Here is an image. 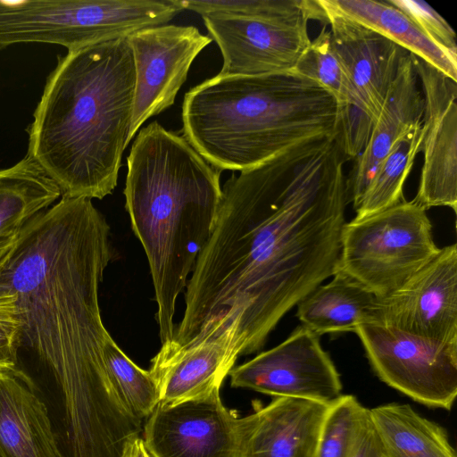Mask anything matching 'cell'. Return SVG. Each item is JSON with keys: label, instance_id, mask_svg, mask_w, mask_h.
<instances>
[{"label": "cell", "instance_id": "obj_1", "mask_svg": "<svg viewBox=\"0 0 457 457\" xmlns=\"http://www.w3.org/2000/svg\"><path fill=\"white\" fill-rule=\"evenodd\" d=\"M339 132L232 175L188 278L166 351L232 336L260 351L283 316L337 270L348 203Z\"/></svg>", "mask_w": 457, "mask_h": 457}, {"label": "cell", "instance_id": "obj_2", "mask_svg": "<svg viewBox=\"0 0 457 457\" xmlns=\"http://www.w3.org/2000/svg\"><path fill=\"white\" fill-rule=\"evenodd\" d=\"M110 236L91 199L63 195L19 232L0 271V294L13 298L21 348L31 353L15 367L35 388L108 375L104 346L111 335L98 292L112 258Z\"/></svg>", "mask_w": 457, "mask_h": 457}, {"label": "cell", "instance_id": "obj_3", "mask_svg": "<svg viewBox=\"0 0 457 457\" xmlns=\"http://www.w3.org/2000/svg\"><path fill=\"white\" fill-rule=\"evenodd\" d=\"M136 72L127 37L68 51L46 78L27 155L62 195L103 199L117 186Z\"/></svg>", "mask_w": 457, "mask_h": 457}, {"label": "cell", "instance_id": "obj_4", "mask_svg": "<svg viewBox=\"0 0 457 457\" xmlns=\"http://www.w3.org/2000/svg\"><path fill=\"white\" fill-rule=\"evenodd\" d=\"M127 166L125 206L149 263L162 345L172 340L177 298L213 232L220 171L157 121L139 130Z\"/></svg>", "mask_w": 457, "mask_h": 457}, {"label": "cell", "instance_id": "obj_5", "mask_svg": "<svg viewBox=\"0 0 457 457\" xmlns=\"http://www.w3.org/2000/svg\"><path fill=\"white\" fill-rule=\"evenodd\" d=\"M337 99L294 71L216 75L185 95L183 137L217 170H245L289 147L339 132Z\"/></svg>", "mask_w": 457, "mask_h": 457}, {"label": "cell", "instance_id": "obj_6", "mask_svg": "<svg viewBox=\"0 0 457 457\" xmlns=\"http://www.w3.org/2000/svg\"><path fill=\"white\" fill-rule=\"evenodd\" d=\"M169 17L162 0H0V51L21 43L71 51L165 24Z\"/></svg>", "mask_w": 457, "mask_h": 457}, {"label": "cell", "instance_id": "obj_7", "mask_svg": "<svg viewBox=\"0 0 457 457\" xmlns=\"http://www.w3.org/2000/svg\"><path fill=\"white\" fill-rule=\"evenodd\" d=\"M439 249L427 210L413 200H404L345 222L337 270L376 297H384L402 287Z\"/></svg>", "mask_w": 457, "mask_h": 457}, {"label": "cell", "instance_id": "obj_8", "mask_svg": "<svg viewBox=\"0 0 457 457\" xmlns=\"http://www.w3.org/2000/svg\"><path fill=\"white\" fill-rule=\"evenodd\" d=\"M334 49L348 85L349 101L341 112L340 137L347 159L365 148L406 49L375 30L323 6Z\"/></svg>", "mask_w": 457, "mask_h": 457}, {"label": "cell", "instance_id": "obj_9", "mask_svg": "<svg viewBox=\"0 0 457 457\" xmlns=\"http://www.w3.org/2000/svg\"><path fill=\"white\" fill-rule=\"evenodd\" d=\"M317 8L312 0H271L258 15H202L222 55L219 74L256 76L293 71L311 43L308 21L316 20Z\"/></svg>", "mask_w": 457, "mask_h": 457}, {"label": "cell", "instance_id": "obj_10", "mask_svg": "<svg viewBox=\"0 0 457 457\" xmlns=\"http://www.w3.org/2000/svg\"><path fill=\"white\" fill-rule=\"evenodd\" d=\"M378 378L417 403L450 411L457 395V343L429 341L378 322L354 331Z\"/></svg>", "mask_w": 457, "mask_h": 457}, {"label": "cell", "instance_id": "obj_11", "mask_svg": "<svg viewBox=\"0 0 457 457\" xmlns=\"http://www.w3.org/2000/svg\"><path fill=\"white\" fill-rule=\"evenodd\" d=\"M320 337L304 326L297 327L279 345L234 366L228 374L231 386L332 403L343 395V385Z\"/></svg>", "mask_w": 457, "mask_h": 457}, {"label": "cell", "instance_id": "obj_12", "mask_svg": "<svg viewBox=\"0 0 457 457\" xmlns=\"http://www.w3.org/2000/svg\"><path fill=\"white\" fill-rule=\"evenodd\" d=\"M246 416L223 404L220 389L174 404L159 403L142 436L152 457H239Z\"/></svg>", "mask_w": 457, "mask_h": 457}, {"label": "cell", "instance_id": "obj_13", "mask_svg": "<svg viewBox=\"0 0 457 457\" xmlns=\"http://www.w3.org/2000/svg\"><path fill=\"white\" fill-rule=\"evenodd\" d=\"M371 322L436 343H457V245L440 248L402 287L377 297Z\"/></svg>", "mask_w": 457, "mask_h": 457}, {"label": "cell", "instance_id": "obj_14", "mask_svg": "<svg viewBox=\"0 0 457 457\" xmlns=\"http://www.w3.org/2000/svg\"><path fill=\"white\" fill-rule=\"evenodd\" d=\"M136 72L129 143L149 118L170 108L196 56L212 39L192 25L163 24L127 37Z\"/></svg>", "mask_w": 457, "mask_h": 457}, {"label": "cell", "instance_id": "obj_15", "mask_svg": "<svg viewBox=\"0 0 457 457\" xmlns=\"http://www.w3.org/2000/svg\"><path fill=\"white\" fill-rule=\"evenodd\" d=\"M420 84L423 166L414 199L426 210L446 206L457 211V81L412 54Z\"/></svg>", "mask_w": 457, "mask_h": 457}, {"label": "cell", "instance_id": "obj_16", "mask_svg": "<svg viewBox=\"0 0 457 457\" xmlns=\"http://www.w3.org/2000/svg\"><path fill=\"white\" fill-rule=\"evenodd\" d=\"M330 404L275 397L256 408L246 416L239 457H314Z\"/></svg>", "mask_w": 457, "mask_h": 457}, {"label": "cell", "instance_id": "obj_17", "mask_svg": "<svg viewBox=\"0 0 457 457\" xmlns=\"http://www.w3.org/2000/svg\"><path fill=\"white\" fill-rule=\"evenodd\" d=\"M240 353L231 336L197 342L165 352L159 350L149 371L157 381L161 402L174 404L220 389Z\"/></svg>", "mask_w": 457, "mask_h": 457}, {"label": "cell", "instance_id": "obj_18", "mask_svg": "<svg viewBox=\"0 0 457 457\" xmlns=\"http://www.w3.org/2000/svg\"><path fill=\"white\" fill-rule=\"evenodd\" d=\"M411 53L403 60L368 143L346 177L348 203L358 205L377 167L393 145L422 123L424 99Z\"/></svg>", "mask_w": 457, "mask_h": 457}, {"label": "cell", "instance_id": "obj_19", "mask_svg": "<svg viewBox=\"0 0 457 457\" xmlns=\"http://www.w3.org/2000/svg\"><path fill=\"white\" fill-rule=\"evenodd\" d=\"M0 457H62L45 405L16 367H0Z\"/></svg>", "mask_w": 457, "mask_h": 457}, {"label": "cell", "instance_id": "obj_20", "mask_svg": "<svg viewBox=\"0 0 457 457\" xmlns=\"http://www.w3.org/2000/svg\"><path fill=\"white\" fill-rule=\"evenodd\" d=\"M376 296L358 282L337 271L296 305L302 326L319 336L353 331L372 321Z\"/></svg>", "mask_w": 457, "mask_h": 457}, {"label": "cell", "instance_id": "obj_21", "mask_svg": "<svg viewBox=\"0 0 457 457\" xmlns=\"http://www.w3.org/2000/svg\"><path fill=\"white\" fill-rule=\"evenodd\" d=\"M338 13L375 30L457 81V59L428 38L403 12L386 1L320 0Z\"/></svg>", "mask_w": 457, "mask_h": 457}, {"label": "cell", "instance_id": "obj_22", "mask_svg": "<svg viewBox=\"0 0 457 457\" xmlns=\"http://www.w3.org/2000/svg\"><path fill=\"white\" fill-rule=\"evenodd\" d=\"M369 412L383 457H457L446 430L410 404L390 403Z\"/></svg>", "mask_w": 457, "mask_h": 457}, {"label": "cell", "instance_id": "obj_23", "mask_svg": "<svg viewBox=\"0 0 457 457\" xmlns=\"http://www.w3.org/2000/svg\"><path fill=\"white\" fill-rule=\"evenodd\" d=\"M61 195L59 187L28 155L0 169V236L20 231Z\"/></svg>", "mask_w": 457, "mask_h": 457}, {"label": "cell", "instance_id": "obj_24", "mask_svg": "<svg viewBox=\"0 0 457 457\" xmlns=\"http://www.w3.org/2000/svg\"><path fill=\"white\" fill-rule=\"evenodd\" d=\"M422 123L402 136L377 167L354 209L355 219L384 211L404 201L403 188L421 151Z\"/></svg>", "mask_w": 457, "mask_h": 457}, {"label": "cell", "instance_id": "obj_25", "mask_svg": "<svg viewBox=\"0 0 457 457\" xmlns=\"http://www.w3.org/2000/svg\"><path fill=\"white\" fill-rule=\"evenodd\" d=\"M111 379L131 411L145 420L161 402L160 387L151 372L137 366L110 336L104 346Z\"/></svg>", "mask_w": 457, "mask_h": 457}, {"label": "cell", "instance_id": "obj_26", "mask_svg": "<svg viewBox=\"0 0 457 457\" xmlns=\"http://www.w3.org/2000/svg\"><path fill=\"white\" fill-rule=\"evenodd\" d=\"M369 419V409L356 397L342 395L328 408L314 457H352Z\"/></svg>", "mask_w": 457, "mask_h": 457}, {"label": "cell", "instance_id": "obj_27", "mask_svg": "<svg viewBox=\"0 0 457 457\" xmlns=\"http://www.w3.org/2000/svg\"><path fill=\"white\" fill-rule=\"evenodd\" d=\"M293 71L328 90L337 99L341 112L346 108L349 101L347 80L326 25L314 40H311Z\"/></svg>", "mask_w": 457, "mask_h": 457}, {"label": "cell", "instance_id": "obj_28", "mask_svg": "<svg viewBox=\"0 0 457 457\" xmlns=\"http://www.w3.org/2000/svg\"><path fill=\"white\" fill-rule=\"evenodd\" d=\"M403 12L428 38L457 59L455 32L428 4L415 0H387Z\"/></svg>", "mask_w": 457, "mask_h": 457}, {"label": "cell", "instance_id": "obj_29", "mask_svg": "<svg viewBox=\"0 0 457 457\" xmlns=\"http://www.w3.org/2000/svg\"><path fill=\"white\" fill-rule=\"evenodd\" d=\"M21 345V323L12 295L0 294V367H15Z\"/></svg>", "mask_w": 457, "mask_h": 457}, {"label": "cell", "instance_id": "obj_30", "mask_svg": "<svg viewBox=\"0 0 457 457\" xmlns=\"http://www.w3.org/2000/svg\"><path fill=\"white\" fill-rule=\"evenodd\" d=\"M352 457H383L370 418L365 425Z\"/></svg>", "mask_w": 457, "mask_h": 457}, {"label": "cell", "instance_id": "obj_31", "mask_svg": "<svg viewBox=\"0 0 457 457\" xmlns=\"http://www.w3.org/2000/svg\"><path fill=\"white\" fill-rule=\"evenodd\" d=\"M123 457H152L147 451L143 438L136 436L132 438L123 453Z\"/></svg>", "mask_w": 457, "mask_h": 457}, {"label": "cell", "instance_id": "obj_32", "mask_svg": "<svg viewBox=\"0 0 457 457\" xmlns=\"http://www.w3.org/2000/svg\"><path fill=\"white\" fill-rule=\"evenodd\" d=\"M19 232L10 235L0 236V271L7 262L8 257L14 246Z\"/></svg>", "mask_w": 457, "mask_h": 457}]
</instances>
